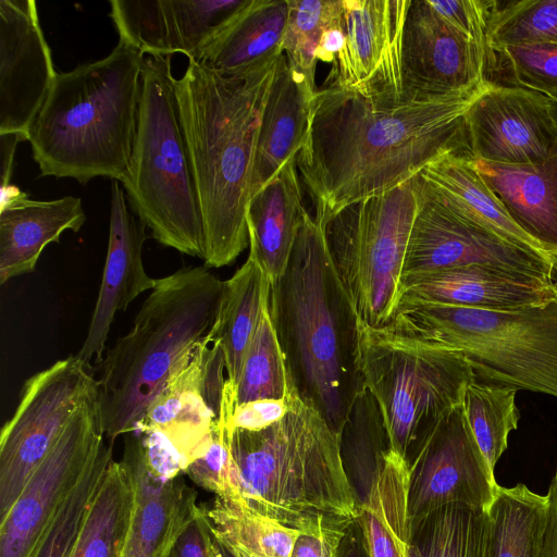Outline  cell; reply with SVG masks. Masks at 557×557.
Instances as JSON below:
<instances>
[{"label": "cell", "instance_id": "obj_14", "mask_svg": "<svg viewBox=\"0 0 557 557\" xmlns=\"http://www.w3.org/2000/svg\"><path fill=\"white\" fill-rule=\"evenodd\" d=\"M409 523L451 503L486 509L498 486L462 404L417 443L409 457Z\"/></svg>", "mask_w": 557, "mask_h": 557}, {"label": "cell", "instance_id": "obj_16", "mask_svg": "<svg viewBox=\"0 0 557 557\" xmlns=\"http://www.w3.org/2000/svg\"><path fill=\"white\" fill-rule=\"evenodd\" d=\"M492 58L444 21L428 0H411L404 28L403 84L406 101L474 91L488 82Z\"/></svg>", "mask_w": 557, "mask_h": 557}, {"label": "cell", "instance_id": "obj_17", "mask_svg": "<svg viewBox=\"0 0 557 557\" xmlns=\"http://www.w3.org/2000/svg\"><path fill=\"white\" fill-rule=\"evenodd\" d=\"M469 153L502 164H532L557 156V127L548 99L535 91L486 82L466 117Z\"/></svg>", "mask_w": 557, "mask_h": 557}, {"label": "cell", "instance_id": "obj_2", "mask_svg": "<svg viewBox=\"0 0 557 557\" xmlns=\"http://www.w3.org/2000/svg\"><path fill=\"white\" fill-rule=\"evenodd\" d=\"M278 58L240 75H223L188 61L182 77L174 78L208 269L231 264L249 246L246 216L256 144Z\"/></svg>", "mask_w": 557, "mask_h": 557}, {"label": "cell", "instance_id": "obj_11", "mask_svg": "<svg viewBox=\"0 0 557 557\" xmlns=\"http://www.w3.org/2000/svg\"><path fill=\"white\" fill-rule=\"evenodd\" d=\"M98 389L90 366L70 356L34 374L0 434V520L84 403Z\"/></svg>", "mask_w": 557, "mask_h": 557}, {"label": "cell", "instance_id": "obj_39", "mask_svg": "<svg viewBox=\"0 0 557 557\" xmlns=\"http://www.w3.org/2000/svg\"><path fill=\"white\" fill-rule=\"evenodd\" d=\"M283 53L288 63L314 82L315 52L324 28L341 11L342 0H287Z\"/></svg>", "mask_w": 557, "mask_h": 557}, {"label": "cell", "instance_id": "obj_23", "mask_svg": "<svg viewBox=\"0 0 557 557\" xmlns=\"http://www.w3.org/2000/svg\"><path fill=\"white\" fill-rule=\"evenodd\" d=\"M557 296V283L488 265L473 264L423 274L400 286V301L483 310H513Z\"/></svg>", "mask_w": 557, "mask_h": 557}, {"label": "cell", "instance_id": "obj_26", "mask_svg": "<svg viewBox=\"0 0 557 557\" xmlns=\"http://www.w3.org/2000/svg\"><path fill=\"white\" fill-rule=\"evenodd\" d=\"M471 160L513 223L557 259V156L532 164Z\"/></svg>", "mask_w": 557, "mask_h": 557}, {"label": "cell", "instance_id": "obj_13", "mask_svg": "<svg viewBox=\"0 0 557 557\" xmlns=\"http://www.w3.org/2000/svg\"><path fill=\"white\" fill-rule=\"evenodd\" d=\"M104 440L97 389L78 409L0 520V557L30 556Z\"/></svg>", "mask_w": 557, "mask_h": 557}, {"label": "cell", "instance_id": "obj_47", "mask_svg": "<svg viewBox=\"0 0 557 557\" xmlns=\"http://www.w3.org/2000/svg\"><path fill=\"white\" fill-rule=\"evenodd\" d=\"M343 1L341 11L324 28L315 52L317 62L334 63L345 45Z\"/></svg>", "mask_w": 557, "mask_h": 557}, {"label": "cell", "instance_id": "obj_35", "mask_svg": "<svg viewBox=\"0 0 557 557\" xmlns=\"http://www.w3.org/2000/svg\"><path fill=\"white\" fill-rule=\"evenodd\" d=\"M207 515L214 534L223 543L250 557H290L301 533L242 500L215 497Z\"/></svg>", "mask_w": 557, "mask_h": 557}, {"label": "cell", "instance_id": "obj_6", "mask_svg": "<svg viewBox=\"0 0 557 557\" xmlns=\"http://www.w3.org/2000/svg\"><path fill=\"white\" fill-rule=\"evenodd\" d=\"M223 286L205 265L156 280L132 330L101 361L98 400L109 443L136 429L171 374L210 331Z\"/></svg>", "mask_w": 557, "mask_h": 557}, {"label": "cell", "instance_id": "obj_30", "mask_svg": "<svg viewBox=\"0 0 557 557\" xmlns=\"http://www.w3.org/2000/svg\"><path fill=\"white\" fill-rule=\"evenodd\" d=\"M408 461L388 448L357 518L368 557H409Z\"/></svg>", "mask_w": 557, "mask_h": 557}, {"label": "cell", "instance_id": "obj_36", "mask_svg": "<svg viewBox=\"0 0 557 557\" xmlns=\"http://www.w3.org/2000/svg\"><path fill=\"white\" fill-rule=\"evenodd\" d=\"M517 389L473 377L467 385L462 407L472 434L491 470L507 449L508 435L518 426Z\"/></svg>", "mask_w": 557, "mask_h": 557}, {"label": "cell", "instance_id": "obj_27", "mask_svg": "<svg viewBox=\"0 0 557 557\" xmlns=\"http://www.w3.org/2000/svg\"><path fill=\"white\" fill-rule=\"evenodd\" d=\"M307 212L296 158L250 198L246 216L249 256L260 264L270 285L284 274Z\"/></svg>", "mask_w": 557, "mask_h": 557}, {"label": "cell", "instance_id": "obj_18", "mask_svg": "<svg viewBox=\"0 0 557 557\" xmlns=\"http://www.w3.org/2000/svg\"><path fill=\"white\" fill-rule=\"evenodd\" d=\"M224 360L207 335L171 374L136 429L159 431L181 455L184 470L209 446L225 382ZM135 429V430H136Z\"/></svg>", "mask_w": 557, "mask_h": 557}, {"label": "cell", "instance_id": "obj_8", "mask_svg": "<svg viewBox=\"0 0 557 557\" xmlns=\"http://www.w3.org/2000/svg\"><path fill=\"white\" fill-rule=\"evenodd\" d=\"M171 59L144 58L133 150L120 183L132 211L153 239L181 253L205 259L201 208Z\"/></svg>", "mask_w": 557, "mask_h": 557}, {"label": "cell", "instance_id": "obj_5", "mask_svg": "<svg viewBox=\"0 0 557 557\" xmlns=\"http://www.w3.org/2000/svg\"><path fill=\"white\" fill-rule=\"evenodd\" d=\"M145 54L119 40L104 58L57 73L28 136L41 176L121 181L137 126Z\"/></svg>", "mask_w": 557, "mask_h": 557}, {"label": "cell", "instance_id": "obj_19", "mask_svg": "<svg viewBox=\"0 0 557 557\" xmlns=\"http://www.w3.org/2000/svg\"><path fill=\"white\" fill-rule=\"evenodd\" d=\"M34 0L0 1V134L27 140L57 76Z\"/></svg>", "mask_w": 557, "mask_h": 557}, {"label": "cell", "instance_id": "obj_4", "mask_svg": "<svg viewBox=\"0 0 557 557\" xmlns=\"http://www.w3.org/2000/svg\"><path fill=\"white\" fill-rule=\"evenodd\" d=\"M283 419L261 431L228 430L242 502L301 533L351 528L360 497L335 433L293 385Z\"/></svg>", "mask_w": 557, "mask_h": 557}, {"label": "cell", "instance_id": "obj_21", "mask_svg": "<svg viewBox=\"0 0 557 557\" xmlns=\"http://www.w3.org/2000/svg\"><path fill=\"white\" fill-rule=\"evenodd\" d=\"M121 461L131 478L133 505L121 557H166L201 506L178 475L160 472L137 431L125 434Z\"/></svg>", "mask_w": 557, "mask_h": 557}, {"label": "cell", "instance_id": "obj_50", "mask_svg": "<svg viewBox=\"0 0 557 557\" xmlns=\"http://www.w3.org/2000/svg\"><path fill=\"white\" fill-rule=\"evenodd\" d=\"M342 557H368L364 549L361 531L357 521L354 523L347 535L345 549Z\"/></svg>", "mask_w": 557, "mask_h": 557}, {"label": "cell", "instance_id": "obj_40", "mask_svg": "<svg viewBox=\"0 0 557 557\" xmlns=\"http://www.w3.org/2000/svg\"><path fill=\"white\" fill-rule=\"evenodd\" d=\"M490 46L557 44V0H522L496 10L490 23Z\"/></svg>", "mask_w": 557, "mask_h": 557}, {"label": "cell", "instance_id": "obj_7", "mask_svg": "<svg viewBox=\"0 0 557 557\" xmlns=\"http://www.w3.org/2000/svg\"><path fill=\"white\" fill-rule=\"evenodd\" d=\"M384 327L461 355L476 380L557 397V296L513 310L400 301Z\"/></svg>", "mask_w": 557, "mask_h": 557}, {"label": "cell", "instance_id": "obj_29", "mask_svg": "<svg viewBox=\"0 0 557 557\" xmlns=\"http://www.w3.org/2000/svg\"><path fill=\"white\" fill-rule=\"evenodd\" d=\"M419 177L424 190L443 205L521 248L544 252L509 218L478 173L469 152L442 154L429 162Z\"/></svg>", "mask_w": 557, "mask_h": 557}, {"label": "cell", "instance_id": "obj_32", "mask_svg": "<svg viewBox=\"0 0 557 557\" xmlns=\"http://www.w3.org/2000/svg\"><path fill=\"white\" fill-rule=\"evenodd\" d=\"M547 497L524 483L498 485L486 508L484 557H540Z\"/></svg>", "mask_w": 557, "mask_h": 557}, {"label": "cell", "instance_id": "obj_24", "mask_svg": "<svg viewBox=\"0 0 557 557\" xmlns=\"http://www.w3.org/2000/svg\"><path fill=\"white\" fill-rule=\"evenodd\" d=\"M85 221L81 198L33 200L14 185L1 189L0 284L33 272L47 245L59 243L64 231L78 232Z\"/></svg>", "mask_w": 557, "mask_h": 557}, {"label": "cell", "instance_id": "obj_53", "mask_svg": "<svg viewBox=\"0 0 557 557\" xmlns=\"http://www.w3.org/2000/svg\"><path fill=\"white\" fill-rule=\"evenodd\" d=\"M224 544H225V543H224ZM225 545H226V544H225ZM226 546L231 549V552L234 554V556H235V557H250V556H248L247 554L243 553L242 550H238V549H236V548H233V547H231V546H228V545H226Z\"/></svg>", "mask_w": 557, "mask_h": 557}, {"label": "cell", "instance_id": "obj_51", "mask_svg": "<svg viewBox=\"0 0 557 557\" xmlns=\"http://www.w3.org/2000/svg\"><path fill=\"white\" fill-rule=\"evenodd\" d=\"M213 557H231L225 544L213 532Z\"/></svg>", "mask_w": 557, "mask_h": 557}, {"label": "cell", "instance_id": "obj_31", "mask_svg": "<svg viewBox=\"0 0 557 557\" xmlns=\"http://www.w3.org/2000/svg\"><path fill=\"white\" fill-rule=\"evenodd\" d=\"M269 295L268 276L250 256L231 278L224 281L216 314L207 337L220 349L226 380L235 388Z\"/></svg>", "mask_w": 557, "mask_h": 557}, {"label": "cell", "instance_id": "obj_46", "mask_svg": "<svg viewBox=\"0 0 557 557\" xmlns=\"http://www.w3.org/2000/svg\"><path fill=\"white\" fill-rule=\"evenodd\" d=\"M351 528L300 533L290 557H342Z\"/></svg>", "mask_w": 557, "mask_h": 557}, {"label": "cell", "instance_id": "obj_25", "mask_svg": "<svg viewBox=\"0 0 557 557\" xmlns=\"http://www.w3.org/2000/svg\"><path fill=\"white\" fill-rule=\"evenodd\" d=\"M315 83L294 69L284 53L265 100L258 131L250 198L293 158H297L309 126Z\"/></svg>", "mask_w": 557, "mask_h": 557}, {"label": "cell", "instance_id": "obj_52", "mask_svg": "<svg viewBox=\"0 0 557 557\" xmlns=\"http://www.w3.org/2000/svg\"><path fill=\"white\" fill-rule=\"evenodd\" d=\"M548 106L553 121L557 127V100L548 99Z\"/></svg>", "mask_w": 557, "mask_h": 557}, {"label": "cell", "instance_id": "obj_20", "mask_svg": "<svg viewBox=\"0 0 557 557\" xmlns=\"http://www.w3.org/2000/svg\"><path fill=\"white\" fill-rule=\"evenodd\" d=\"M246 0H112L119 39L145 55L175 53L196 61Z\"/></svg>", "mask_w": 557, "mask_h": 557}, {"label": "cell", "instance_id": "obj_1", "mask_svg": "<svg viewBox=\"0 0 557 557\" xmlns=\"http://www.w3.org/2000/svg\"><path fill=\"white\" fill-rule=\"evenodd\" d=\"M480 89L393 106L333 86L318 90L296 158L314 219L325 227L347 206L392 190L437 157L469 152L465 117Z\"/></svg>", "mask_w": 557, "mask_h": 557}, {"label": "cell", "instance_id": "obj_41", "mask_svg": "<svg viewBox=\"0 0 557 557\" xmlns=\"http://www.w3.org/2000/svg\"><path fill=\"white\" fill-rule=\"evenodd\" d=\"M184 473L215 497L242 500L237 472L230 448L225 414L219 411L212 437L206 451L187 465Z\"/></svg>", "mask_w": 557, "mask_h": 557}, {"label": "cell", "instance_id": "obj_15", "mask_svg": "<svg viewBox=\"0 0 557 557\" xmlns=\"http://www.w3.org/2000/svg\"><path fill=\"white\" fill-rule=\"evenodd\" d=\"M345 45L327 86L379 104L405 102L403 40L411 0H342Z\"/></svg>", "mask_w": 557, "mask_h": 557}, {"label": "cell", "instance_id": "obj_49", "mask_svg": "<svg viewBox=\"0 0 557 557\" xmlns=\"http://www.w3.org/2000/svg\"><path fill=\"white\" fill-rule=\"evenodd\" d=\"M27 140L16 133L0 134V181L1 189L10 186L14 168V157L18 143Z\"/></svg>", "mask_w": 557, "mask_h": 557}, {"label": "cell", "instance_id": "obj_54", "mask_svg": "<svg viewBox=\"0 0 557 557\" xmlns=\"http://www.w3.org/2000/svg\"><path fill=\"white\" fill-rule=\"evenodd\" d=\"M226 546V545H225ZM227 547V546H226ZM228 552H230V555L231 557H235L234 554L231 552V549L227 547Z\"/></svg>", "mask_w": 557, "mask_h": 557}, {"label": "cell", "instance_id": "obj_22", "mask_svg": "<svg viewBox=\"0 0 557 557\" xmlns=\"http://www.w3.org/2000/svg\"><path fill=\"white\" fill-rule=\"evenodd\" d=\"M119 181L111 184L109 240L99 294L86 338L75 355L89 364L101 363L111 325L119 311L140 294L151 290L156 280L145 271L143 246L146 225L131 212Z\"/></svg>", "mask_w": 557, "mask_h": 557}, {"label": "cell", "instance_id": "obj_43", "mask_svg": "<svg viewBox=\"0 0 557 557\" xmlns=\"http://www.w3.org/2000/svg\"><path fill=\"white\" fill-rule=\"evenodd\" d=\"M430 7L448 24L468 36L492 59L490 46V23L497 9L495 1L482 0H428Z\"/></svg>", "mask_w": 557, "mask_h": 557}, {"label": "cell", "instance_id": "obj_28", "mask_svg": "<svg viewBox=\"0 0 557 557\" xmlns=\"http://www.w3.org/2000/svg\"><path fill=\"white\" fill-rule=\"evenodd\" d=\"M287 14V0H246L195 62L223 75H240L277 59Z\"/></svg>", "mask_w": 557, "mask_h": 557}, {"label": "cell", "instance_id": "obj_38", "mask_svg": "<svg viewBox=\"0 0 557 557\" xmlns=\"http://www.w3.org/2000/svg\"><path fill=\"white\" fill-rule=\"evenodd\" d=\"M112 460V444L104 441L45 529L29 557L71 556L86 513Z\"/></svg>", "mask_w": 557, "mask_h": 557}, {"label": "cell", "instance_id": "obj_48", "mask_svg": "<svg viewBox=\"0 0 557 557\" xmlns=\"http://www.w3.org/2000/svg\"><path fill=\"white\" fill-rule=\"evenodd\" d=\"M546 497V525L540 557H557V466Z\"/></svg>", "mask_w": 557, "mask_h": 557}, {"label": "cell", "instance_id": "obj_12", "mask_svg": "<svg viewBox=\"0 0 557 557\" xmlns=\"http://www.w3.org/2000/svg\"><path fill=\"white\" fill-rule=\"evenodd\" d=\"M473 264L557 283L556 258L506 240L443 205L422 185V198L411 228L401 283L423 274Z\"/></svg>", "mask_w": 557, "mask_h": 557}, {"label": "cell", "instance_id": "obj_42", "mask_svg": "<svg viewBox=\"0 0 557 557\" xmlns=\"http://www.w3.org/2000/svg\"><path fill=\"white\" fill-rule=\"evenodd\" d=\"M494 52L507 60L517 86L557 100V44L506 46Z\"/></svg>", "mask_w": 557, "mask_h": 557}, {"label": "cell", "instance_id": "obj_34", "mask_svg": "<svg viewBox=\"0 0 557 557\" xmlns=\"http://www.w3.org/2000/svg\"><path fill=\"white\" fill-rule=\"evenodd\" d=\"M486 509L441 506L410 522L409 557H484Z\"/></svg>", "mask_w": 557, "mask_h": 557}, {"label": "cell", "instance_id": "obj_3", "mask_svg": "<svg viewBox=\"0 0 557 557\" xmlns=\"http://www.w3.org/2000/svg\"><path fill=\"white\" fill-rule=\"evenodd\" d=\"M269 301L294 389L341 434L364 385L358 318L332 260L325 227L309 212L284 274L270 285Z\"/></svg>", "mask_w": 557, "mask_h": 557}, {"label": "cell", "instance_id": "obj_45", "mask_svg": "<svg viewBox=\"0 0 557 557\" xmlns=\"http://www.w3.org/2000/svg\"><path fill=\"white\" fill-rule=\"evenodd\" d=\"M166 557H213V529L207 508L201 506Z\"/></svg>", "mask_w": 557, "mask_h": 557}, {"label": "cell", "instance_id": "obj_9", "mask_svg": "<svg viewBox=\"0 0 557 557\" xmlns=\"http://www.w3.org/2000/svg\"><path fill=\"white\" fill-rule=\"evenodd\" d=\"M359 369L376 400L389 448L406 460L417 443L462 404L473 371L459 354L358 320Z\"/></svg>", "mask_w": 557, "mask_h": 557}, {"label": "cell", "instance_id": "obj_44", "mask_svg": "<svg viewBox=\"0 0 557 557\" xmlns=\"http://www.w3.org/2000/svg\"><path fill=\"white\" fill-rule=\"evenodd\" d=\"M289 408L287 397L284 399H258L234 407L222 400L220 409L225 413L228 430H264L285 417Z\"/></svg>", "mask_w": 557, "mask_h": 557}, {"label": "cell", "instance_id": "obj_10", "mask_svg": "<svg viewBox=\"0 0 557 557\" xmlns=\"http://www.w3.org/2000/svg\"><path fill=\"white\" fill-rule=\"evenodd\" d=\"M421 198L418 174L385 194L347 206L325 225L339 278L358 320L368 326L384 327L398 305Z\"/></svg>", "mask_w": 557, "mask_h": 557}, {"label": "cell", "instance_id": "obj_33", "mask_svg": "<svg viewBox=\"0 0 557 557\" xmlns=\"http://www.w3.org/2000/svg\"><path fill=\"white\" fill-rule=\"evenodd\" d=\"M133 505L124 463L112 460L91 502L70 557H121Z\"/></svg>", "mask_w": 557, "mask_h": 557}, {"label": "cell", "instance_id": "obj_37", "mask_svg": "<svg viewBox=\"0 0 557 557\" xmlns=\"http://www.w3.org/2000/svg\"><path fill=\"white\" fill-rule=\"evenodd\" d=\"M270 295L246 352L238 384L236 406L258 399H284L292 381L286 359L270 312Z\"/></svg>", "mask_w": 557, "mask_h": 557}]
</instances>
